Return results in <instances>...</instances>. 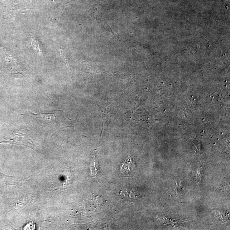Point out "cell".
<instances>
[{"label": "cell", "instance_id": "6da1fadb", "mask_svg": "<svg viewBox=\"0 0 230 230\" xmlns=\"http://www.w3.org/2000/svg\"><path fill=\"white\" fill-rule=\"evenodd\" d=\"M135 168V163L133 162L131 157H129L123 161L120 166V170L124 175H129L133 173Z\"/></svg>", "mask_w": 230, "mask_h": 230}]
</instances>
